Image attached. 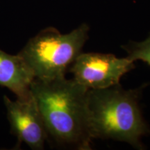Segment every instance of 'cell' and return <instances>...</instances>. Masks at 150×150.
<instances>
[{
    "label": "cell",
    "mask_w": 150,
    "mask_h": 150,
    "mask_svg": "<svg viewBox=\"0 0 150 150\" xmlns=\"http://www.w3.org/2000/svg\"><path fill=\"white\" fill-rule=\"evenodd\" d=\"M30 90L48 138L63 147L91 149L93 139L87 114L88 89L74 79L64 76L48 81L35 79Z\"/></svg>",
    "instance_id": "cell-1"
},
{
    "label": "cell",
    "mask_w": 150,
    "mask_h": 150,
    "mask_svg": "<svg viewBox=\"0 0 150 150\" xmlns=\"http://www.w3.org/2000/svg\"><path fill=\"white\" fill-rule=\"evenodd\" d=\"M147 84L125 90L120 84L104 89H89L87 114L92 139H111L144 149L142 138L150 135V127L142 115L139 101Z\"/></svg>",
    "instance_id": "cell-2"
},
{
    "label": "cell",
    "mask_w": 150,
    "mask_h": 150,
    "mask_svg": "<svg viewBox=\"0 0 150 150\" xmlns=\"http://www.w3.org/2000/svg\"><path fill=\"white\" fill-rule=\"evenodd\" d=\"M89 30L85 23L66 34H62L56 28H45L30 38L18 54L36 79L48 81L64 77L81 53L88 39Z\"/></svg>",
    "instance_id": "cell-3"
},
{
    "label": "cell",
    "mask_w": 150,
    "mask_h": 150,
    "mask_svg": "<svg viewBox=\"0 0 150 150\" xmlns=\"http://www.w3.org/2000/svg\"><path fill=\"white\" fill-rule=\"evenodd\" d=\"M136 67L135 61L127 56L112 54L81 53L68 68L73 79L88 89H104L120 84L125 74Z\"/></svg>",
    "instance_id": "cell-4"
},
{
    "label": "cell",
    "mask_w": 150,
    "mask_h": 150,
    "mask_svg": "<svg viewBox=\"0 0 150 150\" xmlns=\"http://www.w3.org/2000/svg\"><path fill=\"white\" fill-rule=\"evenodd\" d=\"M11 131L19 145L26 144L33 150H42L48 139L47 133L32 94L12 100L4 96Z\"/></svg>",
    "instance_id": "cell-5"
},
{
    "label": "cell",
    "mask_w": 150,
    "mask_h": 150,
    "mask_svg": "<svg viewBox=\"0 0 150 150\" xmlns=\"http://www.w3.org/2000/svg\"><path fill=\"white\" fill-rule=\"evenodd\" d=\"M34 74L20 54L11 55L0 50V86L23 98L31 94Z\"/></svg>",
    "instance_id": "cell-6"
},
{
    "label": "cell",
    "mask_w": 150,
    "mask_h": 150,
    "mask_svg": "<svg viewBox=\"0 0 150 150\" xmlns=\"http://www.w3.org/2000/svg\"><path fill=\"white\" fill-rule=\"evenodd\" d=\"M122 48L127 52V57L132 61H141L150 66V33L145 40L140 42L129 41Z\"/></svg>",
    "instance_id": "cell-7"
}]
</instances>
